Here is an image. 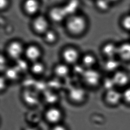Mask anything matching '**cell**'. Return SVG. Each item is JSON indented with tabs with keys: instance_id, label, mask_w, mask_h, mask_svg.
<instances>
[{
	"instance_id": "4dcf8cb0",
	"label": "cell",
	"mask_w": 130,
	"mask_h": 130,
	"mask_svg": "<svg viewBox=\"0 0 130 130\" xmlns=\"http://www.w3.org/2000/svg\"><path fill=\"white\" fill-rule=\"evenodd\" d=\"M50 130H68L67 127L65 125L60 123L57 124L52 126Z\"/></svg>"
},
{
	"instance_id": "ffe728a7",
	"label": "cell",
	"mask_w": 130,
	"mask_h": 130,
	"mask_svg": "<svg viewBox=\"0 0 130 130\" xmlns=\"http://www.w3.org/2000/svg\"><path fill=\"white\" fill-rule=\"evenodd\" d=\"M24 7L28 13L33 14L38 11L39 4L37 0H26Z\"/></svg>"
},
{
	"instance_id": "44dd1931",
	"label": "cell",
	"mask_w": 130,
	"mask_h": 130,
	"mask_svg": "<svg viewBox=\"0 0 130 130\" xmlns=\"http://www.w3.org/2000/svg\"><path fill=\"white\" fill-rule=\"evenodd\" d=\"M14 65L22 75L27 72H29L30 63L26 59L21 58L16 61Z\"/></svg>"
},
{
	"instance_id": "484cf974",
	"label": "cell",
	"mask_w": 130,
	"mask_h": 130,
	"mask_svg": "<svg viewBox=\"0 0 130 130\" xmlns=\"http://www.w3.org/2000/svg\"><path fill=\"white\" fill-rule=\"evenodd\" d=\"M103 84L106 91L115 88L116 87V85L112 79V77L106 78L105 80H103Z\"/></svg>"
},
{
	"instance_id": "e575fe53",
	"label": "cell",
	"mask_w": 130,
	"mask_h": 130,
	"mask_svg": "<svg viewBox=\"0 0 130 130\" xmlns=\"http://www.w3.org/2000/svg\"><path fill=\"white\" fill-rule=\"evenodd\" d=\"M1 124H2V120H1V119L0 117V126H1Z\"/></svg>"
},
{
	"instance_id": "ba28073f",
	"label": "cell",
	"mask_w": 130,
	"mask_h": 130,
	"mask_svg": "<svg viewBox=\"0 0 130 130\" xmlns=\"http://www.w3.org/2000/svg\"><path fill=\"white\" fill-rule=\"evenodd\" d=\"M24 51L25 50L22 45L18 42L11 43L7 49L8 55L15 61L22 58V55L24 54Z\"/></svg>"
},
{
	"instance_id": "4fadbf2b",
	"label": "cell",
	"mask_w": 130,
	"mask_h": 130,
	"mask_svg": "<svg viewBox=\"0 0 130 130\" xmlns=\"http://www.w3.org/2000/svg\"><path fill=\"white\" fill-rule=\"evenodd\" d=\"M70 71L69 65L64 62L57 64L53 69V73L57 78H66L70 74Z\"/></svg>"
},
{
	"instance_id": "5bb4252c",
	"label": "cell",
	"mask_w": 130,
	"mask_h": 130,
	"mask_svg": "<svg viewBox=\"0 0 130 130\" xmlns=\"http://www.w3.org/2000/svg\"><path fill=\"white\" fill-rule=\"evenodd\" d=\"M118 46L113 42H107L102 48V52L107 59L116 58L118 56Z\"/></svg>"
},
{
	"instance_id": "1f68e13d",
	"label": "cell",
	"mask_w": 130,
	"mask_h": 130,
	"mask_svg": "<svg viewBox=\"0 0 130 130\" xmlns=\"http://www.w3.org/2000/svg\"><path fill=\"white\" fill-rule=\"evenodd\" d=\"M22 130H41L38 126L35 125H29L25 126Z\"/></svg>"
},
{
	"instance_id": "3957f363",
	"label": "cell",
	"mask_w": 130,
	"mask_h": 130,
	"mask_svg": "<svg viewBox=\"0 0 130 130\" xmlns=\"http://www.w3.org/2000/svg\"><path fill=\"white\" fill-rule=\"evenodd\" d=\"M82 78L85 84L91 87H97L102 81L101 74L94 68L85 70Z\"/></svg>"
},
{
	"instance_id": "603a6c76",
	"label": "cell",
	"mask_w": 130,
	"mask_h": 130,
	"mask_svg": "<svg viewBox=\"0 0 130 130\" xmlns=\"http://www.w3.org/2000/svg\"><path fill=\"white\" fill-rule=\"evenodd\" d=\"M44 101L49 104V106H54L58 100V95L52 90H47L43 96Z\"/></svg>"
},
{
	"instance_id": "d6a6232c",
	"label": "cell",
	"mask_w": 130,
	"mask_h": 130,
	"mask_svg": "<svg viewBox=\"0 0 130 130\" xmlns=\"http://www.w3.org/2000/svg\"><path fill=\"white\" fill-rule=\"evenodd\" d=\"M8 0H0V9H4L8 6Z\"/></svg>"
},
{
	"instance_id": "277c9868",
	"label": "cell",
	"mask_w": 130,
	"mask_h": 130,
	"mask_svg": "<svg viewBox=\"0 0 130 130\" xmlns=\"http://www.w3.org/2000/svg\"><path fill=\"white\" fill-rule=\"evenodd\" d=\"M22 99L26 106L30 107H37L41 101V97L36 90L25 89L22 92Z\"/></svg>"
},
{
	"instance_id": "7a4b0ae2",
	"label": "cell",
	"mask_w": 130,
	"mask_h": 130,
	"mask_svg": "<svg viewBox=\"0 0 130 130\" xmlns=\"http://www.w3.org/2000/svg\"><path fill=\"white\" fill-rule=\"evenodd\" d=\"M43 117L45 122L52 126L61 123L63 113L56 105L49 106L44 112Z\"/></svg>"
},
{
	"instance_id": "f1b7e54d",
	"label": "cell",
	"mask_w": 130,
	"mask_h": 130,
	"mask_svg": "<svg viewBox=\"0 0 130 130\" xmlns=\"http://www.w3.org/2000/svg\"><path fill=\"white\" fill-rule=\"evenodd\" d=\"M122 92L123 101L130 105V87H126Z\"/></svg>"
},
{
	"instance_id": "5b68a950",
	"label": "cell",
	"mask_w": 130,
	"mask_h": 130,
	"mask_svg": "<svg viewBox=\"0 0 130 130\" xmlns=\"http://www.w3.org/2000/svg\"><path fill=\"white\" fill-rule=\"evenodd\" d=\"M68 97L70 100L73 103L80 104L83 103L86 100L87 91L83 87H73L68 91Z\"/></svg>"
},
{
	"instance_id": "8fae6325",
	"label": "cell",
	"mask_w": 130,
	"mask_h": 130,
	"mask_svg": "<svg viewBox=\"0 0 130 130\" xmlns=\"http://www.w3.org/2000/svg\"><path fill=\"white\" fill-rule=\"evenodd\" d=\"M3 74L9 83L18 82L20 80L22 75L14 65L9 66Z\"/></svg>"
},
{
	"instance_id": "30bf717a",
	"label": "cell",
	"mask_w": 130,
	"mask_h": 130,
	"mask_svg": "<svg viewBox=\"0 0 130 130\" xmlns=\"http://www.w3.org/2000/svg\"><path fill=\"white\" fill-rule=\"evenodd\" d=\"M111 77L116 87H126L130 81L129 76L124 71L118 70L114 73Z\"/></svg>"
},
{
	"instance_id": "2e32d148",
	"label": "cell",
	"mask_w": 130,
	"mask_h": 130,
	"mask_svg": "<svg viewBox=\"0 0 130 130\" xmlns=\"http://www.w3.org/2000/svg\"><path fill=\"white\" fill-rule=\"evenodd\" d=\"M33 26L35 31L40 33H45L48 30V22L43 17H38L35 19L33 23Z\"/></svg>"
},
{
	"instance_id": "52a82bcc",
	"label": "cell",
	"mask_w": 130,
	"mask_h": 130,
	"mask_svg": "<svg viewBox=\"0 0 130 130\" xmlns=\"http://www.w3.org/2000/svg\"><path fill=\"white\" fill-rule=\"evenodd\" d=\"M104 100L105 103L109 106H116L123 101L122 92L116 88L107 90L104 95Z\"/></svg>"
},
{
	"instance_id": "d6986e66",
	"label": "cell",
	"mask_w": 130,
	"mask_h": 130,
	"mask_svg": "<svg viewBox=\"0 0 130 130\" xmlns=\"http://www.w3.org/2000/svg\"><path fill=\"white\" fill-rule=\"evenodd\" d=\"M82 65L85 69H93L97 62L95 56L91 54H87L83 55L81 58Z\"/></svg>"
},
{
	"instance_id": "7402d4cb",
	"label": "cell",
	"mask_w": 130,
	"mask_h": 130,
	"mask_svg": "<svg viewBox=\"0 0 130 130\" xmlns=\"http://www.w3.org/2000/svg\"><path fill=\"white\" fill-rule=\"evenodd\" d=\"M119 66V61L116 59V58L107 59L104 66L106 71L110 72L113 71L114 72L118 71V68Z\"/></svg>"
},
{
	"instance_id": "f546056e",
	"label": "cell",
	"mask_w": 130,
	"mask_h": 130,
	"mask_svg": "<svg viewBox=\"0 0 130 130\" xmlns=\"http://www.w3.org/2000/svg\"><path fill=\"white\" fill-rule=\"evenodd\" d=\"M121 23L124 29L126 30L130 31V14L124 17L122 20Z\"/></svg>"
},
{
	"instance_id": "e0dca14e",
	"label": "cell",
	"mask_w": 130,
	"mask_h": 130,
	"mask_svg": "<svg viewBox=\"0 0 130 130\" xmlns=\"http://www.w3.org/2000/svg\"><path fill=\"white\" fill-rule=\"evenodd\" d=\"M80 7L79 0H69L67 3L63 6L65 11L69 17L72 15L77 14Z\"/></svg>"
},
{
	"instance_id": "9a60e30c",
	"label": "cell",
	"mask_w": 130,
	"mask_h": 130,
	"mask_svg": "<svg viewBox=\"0 0 130 130\" xmlns=\"http://www.w3.org/2000/svg\"><path fill=\"white\" fill-rule=\"evenodd\" d=\"M51 19L55 22H61L68 17L63 6L53 8L50 13Z\"/></svg>"
},
{
	"instance_id": "6da1fadb",
	"label": "cell",
	"mask_w": 130,
	"mask_h": 130,
	"mask_svg": "<svg viewBox=\"0 0 130 130\" xmlns=\"http://www.w3.org/2000/svg\"><path fill=\"white\" fill-rule=\"evenodd\" d=\"M87 26V19L78 13L68 17L67 19L66 27L71 34L78 36L84 32Z\"/></svg>"
},
{
	"instance_id": "9c48e42d",
	"label": "cell",
	"mask_w": 130,
	"mask_h": 130,
	"mask_svg": "<svg viewBox=\"0 0 130 130\" xmlns=\"http://www.w3.org/2000/svg\"><path fill=\"white\" fill-rule=\"evenodd\" d=\"M24 55L26 60L30 63L40 60L42 52L40 49L35 45H29L25 50Z\"/></svg>"
},
{
	"instance_id": "836d02e7",
	"label": "cell",
	"mask_w": 130,
	"mask_h": 130,
	"mask_svg": "<svg viewBox=\"0 0 130 130\" xmlns=\"http://www.w3.org/2000/svg\"><path fill=\"white\" fill-rule=\"evenodd\" d=\"M108 1L112 4V3H115L118 2L119 0H108Z\"/></svg>"
},
{
	"instance_id": "83f0119b",
	"label": "cell",
	"mask_w": 130,
	"mask_h": 130,
	"mask_svg": "<svg viewBox=\"0 0 130 130\" xmlns=\"http://www.w3.org/2000/svg\"><path fill=\"white\" fill-rule=\"evenodd\" d=\"M45 38L47 42L49 43H53L56 41L57 36L54 31L48 29L45 34Z\"/></svg>"
},
{
	"instance_id": "cb8c5ba5",
	"label": "cell",
	"mask_w": 130,
	"mask_h": 130,
	"mask_svg": "<svg viewBox=\"0 0 130 130\" xmlns=\"http://www.w3.org/2000/svg\"><path fill=\"white\" fill-rule=\"evenodd\" d=\"M110 3L108 0H96L95 4L98 9L103 12L107 11L110 7Z\"/></svg>"
},
{
	"instance_id": "4316f807",
	"label": "cell",
	"mask_w": 130,
	"mask_h": 130,
	"mask_svg": "<svg viewBox=\"0 0 130 130\" xmlns=\"http://www.w3.org/2000/svg\"><path fill=\"white\" fill-rule=\"evenodd\" d=\"M9 66L6 58L4 55L0 54V74H3Z\"/></svg>"
},
{
	"instance_id": "7c38bea8",
	"label": "cell",
	"mask_w": 130,
	"mask_h": 130,
	"mask_svg": "<svg viewBox=\"0 0 130 130\" xmlns=\"http://www.w3.org/2000/svg\"><path fill=\"white\" fill-rule=\"evenodd\" d=\"M46 67L41 61H38L30 63L29 72L35 77H42L45 74Z\"/></svg>"
},
{
	"instance_id": "ac0fdd59",
	"label": "cell",
	"mask_w": 130,
	"mask_h": 130,
	"mask_svg": "<svg viewBox=\"0 0 130 130\" xmlns=\"http://www.w3.org/2000/svg\"><path fill=\"white\" fill-rule=\"evenodd\" d=\"M118 56L124 61H130V42H124L118 46Z\"/></svg>"
},
{
	"instance_id": "8992f818",
	"label": "cell",
	"mask_w": 130,
	"mask_h": 130,
	"mask_svg": "<svg viewBox=\"0 0 130 130\" xmlns=\"http://www.w3.org/2000/svg\"><path fill=\"white\" fill-rule=\"evenodd\" d=\"M63 62L68 65H75L80 58L79 53L74 47H69L63 50L61 54Z\"/></svg>"
},
{
	"instance_id": "d4e9b609",
	"label": "cell",
	"mask_w": 130,
	"mask_h": 130,
	"mask_svg": "<svg viewBox=\"0 0 130 130\" xmlns=\"http://www.w3.org/2000/svg\"><path fill=\"white\" fill-rule=\"evenodd\" d=\"M9 84V83L3 74H0V94L6 91Z\"/></svg>"
}]
</instances>
